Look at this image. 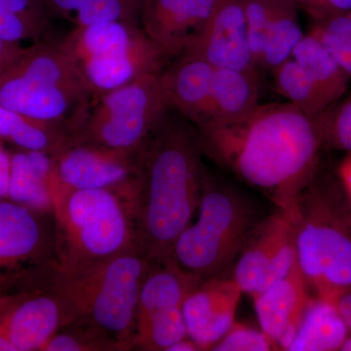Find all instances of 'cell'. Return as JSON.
<instances>
[{
  "instance_id": "1",
  "label": "cell",
  "mask_w": 351,
  "mask_h": 351,
  "mask_svg": "<svg viewBox=\"0 0 351 351\" xmlns=\"http://www.w3.org/2000/svg\"><path fill=\"white\" fill-rule=\"evenodd\" d=\"M201 152L289 211L322 162L313 117L292 104L258 105L230 122L193 126Z\"/></svg>"
},
{
  "instance_id": "2",
  "label": "cell",
  "mask_w": 351,
  "mask_h": 351,
  "mask_svg": "<svg viewBox=\"0 0 351 351\" xmlns=\"http://www.w3.org/2000/svg\"><path fill=\"white\" fill-rule=\"evenodd\" d=\"M193 129L172 108L136 152L130 197L140 248L157 263H169L182 230L199 205L206 171Z\"/></svg>"
},
{
  "instance_id": "3",
  "label": "cell",
  "mask_w": 351,
  "mask_h": 351,
  "mask_svg": "<svg viewBox=\"0 0 351 351\" xmlns=\"http://www.w3.org/2000/svg\"><path fill=\"white\" fill-rule=\"evenodd\" d=\"M297 262L316 297L351 290V201L337 171L321 162L289 211Z\"/></svg>"
},
{
  "instance_id": "4",
  "label": "cell",
  "mask_w": 351,
  "mask_h": 351,
  "mask_svg": "<svg viewBox=\"0 0 351 351\" xmlns=\"http://www.w3.org/2000/svg\"><path fill=\"white\" fill-rule=\"evenodd\" d=\"M57 265L85 271L138 246L129 189H73L57 176L52 186Z\"/></svg>"
},
{
  "instance_id": "5",
  "label": "cell",
  "mask_w": 351,
  "mask_h": 351,
  "mask_svg": "<svg viewBox=\"0 0 351 351\" xmlns=\"http://www.w3.org/2000/svg\"><path fill=\"white\" fill-rule=\"evenodd\" d=\"M157 265L136 246L80 274L61 270L71 322L94 328L117 350H133L141 291Z\"/></svg>"
},
{
  "instance_id": "6",
  "label": "cell",
  "mask_w": 351,
  "mask_h": 351,
  "mask_svg": "<svg viewBox=\"0 0 351 351\" xmlns=\"http://www.w3.org/2000/svg\"><path fill=\"white\" fill-rule=\"evenodd\" d=\"M90 93L61 40L25 47L0 73V106L32 117L71 126Z\"/></svg>"
},
{
  "instance_id": "7",
  "label": "cell",
  "mask_w": 351,
  "mask_h": 351,
  "mask_svg": "<svg viewBox=\"0 0 351 351\" xmlns=\"http://www.w3.org/2000/svg\"><path fill=\"white\" fill-rule=\"evenodd\" d=\"M197 217L178 237L169 263L201 282L230 276L256 221L247 201L206 175Z\"/></svg>"
},
{
  "instance_id": "8",
  "label": "cell",
  "mask_w": 351,
  "mask_h": 351,
  "mask_svg": "<svg viewBox=\"0 0 351 351\" xmlns=\"http://www.w3.org/2000/svg\"><path fill=\"white\" fill-rule=\"evenodd\" d=\"M171 108L151 73L114 90L91 94L69 126V142L135 154Z\"/></svg>"
},
{
  "instance_id": "9",
  "label": "cell",
  "mask_w": 351,
  "mask_h": 351,
  "mask_svg": "<svg viewBox=\"0 0 351 351\" xmlns=\"http://www.w3.org/2000/svg\"><path fill=\"white\" fill-rule=\"evenodd\" d=\"M61 41L91 94L161 73L171 60L135 21L75 27Z\"/></svg>"
},
{
  "instance_id": "10",
  "label": "cell",
  "mask_w": 351,
  "mask_h": 351,
  "mask_svg": "<svg viewBox=\"0 0 351 351\" xmlns=\"http://www.w3.org/2000/svg\"><path fill=\"white\" fill-rule=\"evenodd\" d=\"M71 320L63 276L57 263L0 281V328L17 351L43 350Z\"/></svg>"
},
{
  "instance_id": "11",
  "label": "cell",
  "mask_w": 351,
  "mask_h": 351,
  "mask_svg": "<svg viewBox=\"0 0 351 351\" xmlns=\"http://www.w3.org/2000/svg\"><path fill=\"white\" fill-rule=\"evenodd\" d=\"M197 283L172 263L157 265L152 270L141 291L133 348L167 351L188 337L182 306Z\"/></svg>"
},
{
  "instance_id": "12",
  "label": "cell",
  "mask_w": 351,
  "mask_h": 351,
  "mask_svg": "<svg viewBox=\"0 0 351 351\" xmlns=\"http://www.w3.org/2000/svg\"><path fill=\"white\" fill-rule=\"evenodd\" d=\"M297 263L294 228L288 215L277 209L249 233L232 277L242 293L253 298L287 276Z\"/></svg>"
},
{
  "instance_id": "13",
  "label": "cell",
  "mask_w": 351,
  "mask_h": 351,
  "mask_svg": "<svg viewBox=\"0 0 351 351\" xmlns=\"http://www.w3.org/2000/svg\"><path fill=\"white\" fill-rule=\"evenodd\" d=\"M57 263L53 213L0 199V281Z\"/></svg>"
},
{
  "instance_id": "14",
  "label": "cell",
  "mask_w": 351,
  "mask_h": 351,
  "mask_svg": "<svg viewBox=\"0 0 351 351\" xmlns=\"http://www.w3.org/2000/svg\"><path fill=\"white\" fill-rule=\"evenodd\" d=\"M135 154L68 141L52 154L59 182L73 189H132L137 178Z\"/></svg>"
},
{
  "instance_id": "15",
  "label": "cell",
  "mask_w": 351,
  "mask_h": 351,
  "mask_svg": "<svg viewBox=\"0 0 351 351\" xmlns=\"http://www.w3.org/2000/svg\"><path fill=\"white\" fill-rule=\"evenodd\" d=\"M216 3L217 0H144L141 27L174 59L199 41Z\"/></svg>"
},
{
  "instance_id": "16",
  "label": "cell",
  "mask_w": 351,
  "mask_h": 351,
  "mask_svg": "<svg viewBox=\"0 0 351 351\" xmlns=\"http://www.w3.org/2000/svg\"><path fill=\"white\" fill-rule=\"evenodd\" d=\"M242 294L232 276L213 277L196 284L182 306L188 338L201 350H211L235 322Z\"/></svg>"
},
{
  "instance_id": "17",
  "label": "cell",
  "mask_w": 351,
  "mask_h": 351,
  "mask_svg": "<svg viewBox=\"0 0 351 351\" xmlns=\"http://www.w3.org/2000/svg\"><path fill=\"white\" fill-rule=\"evenodd\" d=\"M188 51L204 58L215 68L258 75L249 44L242 0H217L204 34Z\"/></svg>"
},
{
  "instance_id": "18",
  "label": "cell",
  "mask_w": 351,
  "mask_h": 351,
  "mask_svg": "<svg viewBox=\"0 0 351 351\" xmlns=\"http://www.w3.org/2000/svg\"><path fill=\"white\" fill-rule=\"evenodd\" d=\"M298 263L292 270L254 295L261 330L278 350H288L311 297Z\"/></svg>"
},
{
  "instance_id": "19",
  "label": "cell",
  "mask_w": 351,
  "mask_h": 351,
  "mask_svg": "<svg viewBox=\"0 0 351 351\" xmlns=\"http://www.w3.org/2000/svg\"><path fill=\"white\" fill-rule=\"evenodd\" d=\"M215 66L193 51L166 64L160 83L168 105L193 126L206 123Z\"/></svg>"
},
{
  "instance_id": "20",
  "label": "cell",
  "mask_w": 351,
  "mask_h": 351,
  "mask_svg": "<svg viewBox=\"0 0 351 351\" xmlns=\"http://www.w3.org/2000/svg\"><path fill=\"white\" fill-rule=\"evenodd\" d=\"M56 178L50 154L21 151L11 154L9 199L46 213H53L52 186Z\"/></svg>"
},
{
  "instance_id": "21",
  "label": "cell",
  "mask_w": 351,
  "mask_h": 351,
  "mask_svg": "<svg viewBox=\"0 0 351 351\" xmlns=\"http://www.w3.org/2000/svg\"><path fill=\"white\" fill-rule=\"evenodd\" d=\"M258 99V75L237 69L215 68L209 114L205 124L239 119L260 105Z\"/></svg>"
},
{
  "instance_id": "22",
  "label": "cell",
  "mask_w": 351,
  "mask_h": 351,
  "mask_svg": "<svg viewBox=\"0 0 351 351\" xmlns=\"http://www.w3.org/2000/svg\"><path fill=\"white\" fill-rule=\"evenodd\" d=\"M350 334L336 304L311 298L287 351H337Z\"/></svg>"
},
{
  "instance_id": "23",
  "label": "cell",
  "mask_w": 351,
  "mask_h": 351,
  "mask_svg": "<svg viewBox=\"0 0 351 351\" xmlns=\"http://www.w3.org/2000/svg\"><path fill=\"white\" fill-rule=\"evenodd\" d=\"M69 138L68 127L55 122L32 119L0 106V140L22 151L54 154Z\"/></svg>"
},
{
  "instance_id": "24",
  "label": "cell",
  "mask_w": 351,
  "mask_h": 351,
  "mask_svg": "<svg viewBox=\"0 0 351 351\" xmlns=\"http://www.w3.org/2000/svg\"><path fill=\"white\" fill-rule=\"evenodd\" d=\"M53 17L46 0H0V38L16 43L49 39Z\"/></svg>"
},
{
  "instance_id": "25",
  "label": "cell",
  "mask_w": 351,
  "mask_h": 351,
  "mask_svg": "<svg viewBox=\"0 0 351 351\" xmlns=\"http://www.w3.org/2000/svg\"><path fill=\"white\" fill-rule=\"evenodd\" d=\"M297 0H274L265 29L260 68L274 71L292 57L304 34L299 22Z\"/></svg>"
},
{
  "instance_id": "26",
  "label": "cell",
  "mask_w": 351,
  "mask_h": 351,
  "mask_svg": "<svg viewBox=\"0 0 351 351\" xmlns=\"http://www.w3.org/2000/svg\"><path fill=\"white\" fill-rule=\"evenodd\" d=\"M292 58L308 71L330 106L343 98L351 77L311 32L295 46Z\"/></svg>"
},
{
  "instance_id": "27",
  "label": "cell",
  "mask_w": 351,
  "mask_h": 351,
  "mask_svg": "<svg viewBox=\"0 0 351 351\" xmlns=\"http://www.w3.org/2000/svg\"><path fill=\"white\" fill-rule=\"evenodd\" d=\"M53 15L86 27L112 22H140L144 0H46Z\"/></svg>"
},
{
  "instance_id": "28",
  "label": "cell",
  "mask_w": 351,
  "mask_h": 351,
  "mask_svg": "<svg viewBox=\"0 0 351 351\" xmlns=\"http://www.w3.org/2000/svg\"><path fill=\"white\" fill-rule=\"evenodd\" d=\"M272 73L277 93L309 117H315L330 107L308 71L292 57Z\"/></svg>"
},
{
  "instance_id": "29",
  "label": "cell",
  "mask_w": 351,
  "mask_h": 351,
  "mask_svg": "<svg viewBox=\"0 0 351 351\" xmlns=\"http://www.w3.org/2000/svg\"><path fill=\"white\" fill-rule=\"evenodd\" d=\"M351 77V11L314 20L311 31Z\"/></svg>"
},
{
  "instance_id": "30",
  "label": "cell",
  "mask_w": 351,
  "mask_h": 351,
  "mask_svg": "<svg viewBox=\"0 0 351 351\" xmlns=\"http://www.w3.org/2000/svg\"><path fill=\"white\" fill-rule=\"evenodd\" d=\"M313 119L324 149L351 154V93Z\"/></svg>"
},
{
  "instance_id": "31",
  "label": "cell",
  "mask_w": 351,
  "mask_h": 351,
  "mask_svg": "<svg viewBox=\"0 0 351 351\" xmlns=\"http://www.w3.org/2000/svg\"><path fill=\"white\" fill-rule=\"evenodd\" d=\"M43 350H117V348L94 328L80 322H71L62 327L44 346Z\"/></svg>"
},
{
  "instance_id": "32",
  "label": "cell",
  "mask_w": 351,
  "mask_h": 351,
  "mask_svg": "<svg viewBox=\"0 0 351 351\" xmlns=\"http://www.w3.org/2000/svg\"><path fill=\"white\" fill-rule=\"evenodd\" d=\"M269 337L255 328L233 323L218 343L212 346L214 351H269L276 350Z\"/></svg>"
},
{
  "instance_id": "33",
  "label": "cell",
  "mask_w": 351,
  "mask_h": 351,
  "mask_svg": "<svg viewBox=\"0 0 351 351\" xmlns=\"http://www.w3.org/2000/svg\"><path fill=\"white\" fill-rule=\"evenodd\" d=\"M10 170L11 154L0 143V199L8 198Z\"/></svg>"
},
{
  "instance_id": "34",
  "label": "cell",
  "mask_w": 351,
  "mask_h": 351,
  "mask_svg": "<svg viewBox=\"0 0 351 351\" xmlns=\"http://www.w3.org/2000/svg\"><path fill=\"white\" fill-rule=\"evenodd\" d=\"M25 48L21 43H10L0 38V73L22 54Z\"/></svg>"
},
{
  "instance_id": "35",
  "label": "cell",
  "mask_w": 351,
  "mask_h": 351,
  "mask_svg": "<svg viewBox=\"0 0 351 351\" xmlns=\"http://www.w3.org/2000/svg\"><path fill=\"white\" fill-rule=\"evenodd\" d=\"M335 304L351 334V290L339 295Z\"/></svg>"
},
{
  "instance_id": "36",
  "label": "cell",
  "mask_w": 351,
  "mask_h": 351,
  "mask_svg": "<svg viewBox=\"0 0 351 351\" xmlns=\"http://www.w3.org/2000/svg\"><path fill=\"white\" fill-rule=\"evenodd\" d=\"M201 350L199 346L196 345L195 341H191L186 337L181 341H177L174 345L170 346L167 351H198Z\"/></svg>"
},
{
  "instance_id": "37",
  "label": "cell",
  "mask_w": 351,
  "mask_h": 351,
  "mask_svg": "<svg viewBox=\"0 0 351 351\" xmlns=\"http://www.w3.org/2000/svg\"><path fill=\"white\" fill-rule=\"evenodd\" d=\"M0 351H17V348L0 328Z\"/></svg>"
},
{
  "instance_id": "38",
  "label": "cell",
  "mask_w": 351,
  "mask_h": 351,
  "mask_svg": "<svg viewBox=\"0 0 351 351\" xmlns=\"http://www.w3.org/2000/svg\"><path fill=\"white\" fill-rule=\"evenodd\" d=\"M341 351H351V334H348V336L346 337L345 341H343V345H341V348H339Z\"/></svg>"
},
{
  "instance_id": "39",
  "label": "cell",
  "mask_w": 351,
  "mask_h": 351,
  "mask_svg": "<svg viewBox=\"0 0 351 351\" xmlns=\"http://www.w3.org/2000/svg\"><path fill=\"white\" fill-rule=\"evenodd\" d=\"M314 0H297L298 4H299L300 8L302 10H306L307 7L311 5V3H313Z\"/></svg>"
},
{
  "instance_id": "40",
  "label": "cell",
  "mask_w": 351,
  "mask_h": 351,
  "mask_svg": "<svg viewBox=\"0 0 351 351\" xmlns=\"http://www.w3.org/2000/svg\"><path fill=\"white\" fill-rule=\"evenodd\" d=\"M343 182V186H345L346 193H348V197L351 201V179L348 180H341Z\"/></svg>"
}]
</instances>
